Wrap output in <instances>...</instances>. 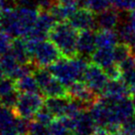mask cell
<instances>
[{
  "instance_id": "cell-1",
  "label": "cell",
  "mask_w": 135,
  "mask_h": 135,
  "mask_svg": "<svg viewBox=\"0 0 135 135\" xmlns=\"http://www.w3.org/2000/svg\"><path fill=\"white\" fill-rule=\"evenodd\" d=\"M89 64V62H88L86 59L80 56L75 58L62 57L56 63L48 67V69L68 88L76 81H84V73Z\"/></svg>"
},
{
  "instance_id": "cell-2",
  "label": "cell",
  "mask_w": 135,
  "mask_h": 135,
  "mask_svg": "<svg viewBox=\"0 0 135 135\" xmlns=\"http://www.w3.org/2000/svg\"><path fill=\"white\" fill-rule=\"evenodd\" d=\"M80 31L76 30L68 21L58 22L52 28L49 39L55 44L63 57H78V37Z\"/></svg>"
},
{
  "instance_id": "cell-3",
  "label": "cell",
  "mask_w": 135,
  "mask_h": 135,
  "mask_svg": "<svg viewBox=\"0 0 135 135\" xmlns=\"http://www.w3.org/2000/svg\"><path fill=\"white\" fill-rule=\"evenodd\" d=\"M26 43L31 62L37 68L50 67L63 57L62 53L51 40H44L41 42L26 40Z\"/></svg>"
},
{
  "instance_id": "cell-4",
  "label": "cell",
  "mask_w": 135,
  "mask_h": 135,
  "mask_svg": "<svg viewBox=\"0 0 135 135\" xmlns=\"http://www.w3.org/2000/svg\"><path fill=\"white\" fill-rule=\"evenodd\" d=\"M33 75L40 86L41 93L45 97H62L68 94V88L50 72L49 69L37 68Z\"/></svg>"
},
{
  "instance_id": "cell-5",
  "label": "cell",
  "mask_w": 135,
  "mask_h": 135,
  "mask_svg": "<svg viewBox=\"0 0 135 135\" xmlns=\"http://www.w3.org/2000/svg\"><path fill=\"white\" fill-rule=\"evenodd\" d=\"M45 98L39 93H20L15 108L13 109L16 116L34 119L35 114L44 105Z\"/></svg>"
},
{
  "instance_id": "cell-6",
  "label": "cell",
  "mask_w": 135,
  "mask_h": 135,
  "mask_svg": "<svg viewBox=\"0 0 135 135\" xmlns=\"http://www.w3.org/2000/svg\"><path fill=\"white\" fill-rule=\"evenodd\" d=\"M108 80L109 78L102 68L89 62L84 76V83L89 89L101 97Z\"/></svg>"
},
{
  "instance_id": "cell-7",
  "label": "cell",
  "mask_w": 135,
  "mask_h": 135,
  "mask_svg": "<svg viewBox=\"0 0 135 135\" xmlns=\"http://www.w3.org/2000/svg\"><path fill=\"white\" fill-rule=\"evenodd\" d=\"M68 94L72 98H75L76 100L83 102L88 110L99 98V95L89 89L83 80L76 81L71 85H69L68 86Z\"/></svg>"
},
{
  "instance_id": "cell-8",
  "label": "cell",
  "mask_w": 135,
  "mask_h": 135,
  "mask_svg": "<svg viewBox=\"0 0 135 135\" xmlns=\"http://www.w3.org/2000/svg\"><path fill=\"white\" fill-rule=\"evenodd\" d=\"M38 8H31V7H22L16 6V16L17 24L20 37H25L33 28L39 15Z\"/></svg>"
},
{
  "instance_id": "cell-9",
  "label": "cell",
  "mask_w": 135,
  "mask_h": 135,
  "mask_svg": "<svg viewBox=\"0 0 135 135\" xmlns=\"http://www.w3.org/2000/svg\"><path fill=\"white\" fill-rule=\"evenodd\" d=\"M68 22L76 30H97V16L90 10L80 7L72 14Z\"/></svg>"
},
{
  "instance_id": "cell-10",
  "label": "cell",
  "mask_w": 135,
  "mask_h": 135,
  "mask_svg": "<svg viewBox=\"0 0 135 135\" xmlns=\"http://www.w3.org/2000/svg\"><path fill=\"white\" fill-rule=\"evenodd\" d=\"M97 31L83 30L80 31L78 37V54L84 59L89 58L97 50Z\"/></svg>"
},
{
  "instance_id": "cell-11",
  "label": "cell",
  "mask_w": 135,
  "mask_h": 135,
  "mask_svg": "<svg viewBox=\"0 0 135 135\" xmlns=\"http://www.w3.org/2000/svg\"><path fill=\"white\" fill-rule=\"evenodd\" d=\"M121 14L122 12H119L112 7L97 14V30H116L123 19Z\"/></svg>"
},
{
  "instance_id": "cell-12",
  "label": "cell",
  "mask_w": 135,
  "mask_h": 135,
  "mask_svg": "<svg viewBox=\"0 0 135 135\" xmlns=\"http://www.w3.org/2000/svg\"><path fill=\"white\" fill-rule=\"evenodd\" d=\"M72 97L69 94L62 97H50L45 98V105L50 109L55 118H61L67 115Z\"/></svg>"
},
{
  "instance_id": "cell-13",
  "label": "cell",
  "mask_w": 135,
  "mask_h": 135,
  "mask_svg": "<svg viewBox=\"0 0 135 135\" xmlns=\"http://www.w3.org/2000/svg\"><path fill=\"white\" fill-rule=\"evenodd\" d=\"M131 91L128 84L123 80L122 78L109 80L101 97H130Z\"/></svg>"
},
{
  "instance_id": "cell-14",
  "label": "cell",
  "mask_w": 135,
  "mask_h": 135,
  "mask_svg": "<svg viewBox=\"0 0 135 135\" xmlns=\"http://www.w3.org/2000/svg\"><path fill=\"white\" fill-rule=\"evenodd\" d=\"M89 61L98 67L106 70L116 64L114 58L113 48H97V50L90 56Z\"/></svg>"
},
{
  "instance_id": "cell-15",
  "label": "cell",
  "mask_w": 135,
  "mask_h": 135,
  "mask_svg": "<svg viewBox=\"0 0 135 135\" xmlns=\"http://www.w3.org/2000/svg\"><path fill=\"white\" fill-rule=\"evenodd\" d=\"M97 125L90 115L89 110H84L76 117V125L75 132L80 135H93Z\"/></svg>"
},
{
  "instance_id": "cell-16",
  "label": "cell",
  "mask_w": 135,
  "mask_h": 135,
  "mask_svg": "<svg viewBox=\"0 0 135 135\" xmlns=\"http://www.w3.org/2000/svg\"><path fill=\"white\" fill-rule=\"evenodd\" d=\"M19 64H27L31 62L29 52L27 49V43L23 37L14 38L9 51Z\"/></svg>"
},
{
  "instance_id": "cell-17",
  "label": "cell",
  "mask_w": 135,
  "mask_h": 135,
  "mask_svg": "<svg viewBox=\"0 0 135 135\" xmlns=\"http://www.w3.org/2000/svg\"><path fill=\"white\" fill-rule=\"evenodd\" d=\"M118 43H120V38L116 30L98 29L97 31V48H114Z\"/></svg>"
},
{
  "instance_id": "cell-18",
  "label": "cell",
  "mask_w": 135,
  "mask_h": 135,
  "mask_svg": "<svg viewBox=\"0 0 135 135\" xmlns=\"http://www.w3.org/2000/svg\"><path fill=\"white\" fill-rule=\"evenodd\" d=\"M17 90L20 93H41L37 80L34 75H28L15 80Z\"/></svg>"
},
{
  "instance_id": "cell-19",
  "label": "cell",
  "mask_w": 135,
  "mask_h": 135,
  "mask_svg": "<svg viewBox=\"0 0 135 135\" xmlns=\"http://www.w3.org/2000/svg\"><path fill=\"white\" fill-rule=\"evenodd\" d=\"M79 7L90 10L95 15L111 7L110 0H79Z\"/></svg>"
},
{
  "instance_id": "cell-20",
  "label": "cell",
  "mask_w": 135,
  "mask_h": 135,
  "mask_svg": "<svg viewBox=\"0 0 135 135\" xmlns=\"http://www.w3.org/2000/svg\"><path fill=\"white\" fill-rule=\"evenodd\" d=\"M19 65L20 64L18 63V61L13 57V55L10 52L0 56V67L2 69L5 76L10 78L13 73L16 71Z\"/></svg>"
},
{
  "instance_id": "cell-21",
  "label": "cell",
  "mask_w": 135,
  "mask_h": 135,
  "mask_svg": "<svg viewBox=\"0 0 135 135\" xmlns=\"http://www.w3.org/2000/svg\"><path fill=\"white\" fill-rule=\"evenodd\" d=\"M16 115L13 109L1 105L0 106V131L14 124Z\"/></svg>"
},
{
  "instance_id": "cell-22",
  "label": "cell",
  "mask_w": 135,
  "mask_h": 135,
  "mask_svg": "<svg viewBox=\"0 0 135 135\" xmlns=\"http://www.w3.org/2000/svg\"><path fill=\"white\" fill-rule=\"evenodd\" d=\"M56 118L55 116L53 115V113L50 111V109L45 105V103H44V105L38 110V112L35 114V117H34V120L35 121H37L39 123H42L44 125H47V126H50V124L54 120H55Z\"/></svg>"
},
{
  "instance_id": "cell-23",
  "label": "cell",
  "mask_w": 135,
  "mask_h": 135,
  "mask_svg": "<svg viewBox=\"0 0 135 135\" xmlns=\"http://www.w3.org/2000/svg\"><path fill=\"white\" fill-rule=\"evenodd\" d=\"M113 53L115 62H116V64H118L124 59H126L127 57L130 56L133 52H132L129 45H127L123 42H120L113 48Z\"/></svg>"
},
{
  "instance_id": "cell-24",
  "label": "cell",
  "mask_w": 135,
  "mask_h": 135,
  "mask_svg": "<svg viewBox=\"0 0 135 135\" xmlns=\"http://www.w3.org/2000/svg\"><path fill=\"white\" fill-rule=\"evenodd\" d=\"M19 97H20V93L17 90V89H13L11 91H9L8 93L0 97L1 104L5 106V107H8L10 109H14L17 104V102H18Z\"/></svg>"
},
{
  "instance_id": "cell-25",
  "label": "cell",
  "mask_w": 135,
  "mask_h": 135,
  "mask_svg": "<svg viewBox=\"0 0 135 135\" xmlns=\"http://www.w3.org/2000/svg\"><path fill=\"white\" fill-rule=\"evenodd\" d=\"M111 7L119 12H130L135 10V0H110Z\"/></svg>"
},
{
  "instance_id": "cell-26",
  "label": "cell",
  "mask_w": 135,
  "mask_h": 135,
  "mask_svg": "<svg viewBox=\"0 0 135 135\" xmlns=\"http://www.w3.org/2000/svg\"><path fill=\"white\" fill-rule=\"evenodd\" d=\"M33 122V119L25 117H19L16 116V120H15V126H16L17 130L19 132L20 135H28Z\"/></svg>"
},
{
  "instance_id": "cell-27",
  "label": "cell",
  "mask_w": 135,
  "mask_h": 135,
  "mask_svg": "<svg viewBox=\"0 0 135 135\" xmlns=\"http://www.w3.org/2000/svg\"><path fill=\"white\" fill-rule=\"evenodd\" d=\"M15 89H16V85H15V80L13 79L9 76L7 78L4 76L0 80V97L4 95Z\"/></svg>"
},
{
  "instance_id": "cell-28",
  "label": "cell",
  "mask_w": 135,
  "mask_h": 135,
  "mask_svg": "<svg viewBox=\"0 0 135 135\" xmlns=\"http://www.w3.org/2000/svg\"><path fill=\"white\" fill-rule=\"evenodd\" d=\"M118 68L121 72V75L124 73H127L135 69V54L132 53L130 56H128L126 59L121 61L120 63H118Z\"/></svg>"
},
{
  "instance_id": "cell-29",
  "label": "cell",
  "mask_w": 135,
  "mask_h": 135,
  "mask_svg": "<svg viewBox=\"0 0 135 135\" xmlns=\"http://www.w3.org/2000/svg\"><path fill=\"white\" fill-rule=\"evenodd\" d=\"M28 135H50V128L49 126L37 122L33 119Z\"/></svg>"
},
{
  "instance_id": "cell-30",
  "label": "cell",
  "mask_w": 135,
  "mask_h": 135,
  "mask_svg": "<svg viewBox=\"0 0 135 135\" xmlns=\"http://www.w3.org/2000/svg\"><path fill=\"white\" fill-rule=\"evenodd\" d=\"M13 39L8 34L0 32V56L6 54L10 51Z\"/></svg>"
},
{
  "instance_id": "cell-31",
  "label": "cell",
  "mask_w": 135,
  "mask_h": 135,
  "mask_svg": "<svg viewBox=\"0 0 135 135\" xmlns=\"http://www.w3.org/2000/svg\"><path fill=\"white\" fill-rule=\"evenodd\" d=\"M39 11H51L56 5L59 4V0H36Z\"/></svg>"
},
{
  "instance_id": "cell-32",
  "label": "cell",
  "mask_w": 135,
  "mask_h": 135,
  "mask_svg": "<svg viewBox=\"0 0 135 135\" xmlns=\"http://www.w3.org/2000/svg\"><path fill=\"white\" fill-rule=\"evenodd\" d=\"M123 80L128 84L131 93H135V69L121 75Z\"/></svg>"
},
{
  "instance_id": "cell-33",
  "label": "cell",
  "mask_w": 135,
  "mask_h": 135,
  "mask_svg": "<svg viewBox=\"0 0 135 135\" xmlns=\"http://www.w3.org/2000/svg\"><path fill=\"white\" fill-rule=\"evenodd\" d=\"M17 6L22 7H31V8H37L36 0H16Z\"/></svg>"
},
{
  "instance_id": "cell-34",
  "label": "cell",
  "mask_w": 135,
  "mask_h": 135,
  "mask_svg": "<svg viewBox=\"0 0 135 135\" xmlns=\"http://www.w3.org/2000/svg\"><path fill=\"white\" fill-rule=\"evenodd\" d=\"M126 21L129 23V25L132 27V29L135 31V10L128 12V16L125 18Z\"/></svg>"
},
{
  "instance_id": "cell-35",
  "label": "cell",
  "mask_w": 135,
  "mask_h": 135,
  "mask_svg": "<svg viewBox=\"0 0 135 135\" xmlns=\"http://www.w3.org/2000/svg\"><path fill=\"white\" fill-rule=\"evenodd\" d=\"M59 3L66 6H76L79 7V0H59Z\"/></svg>"
},
{
  "instance_id": "cell-36",
  "label": "cell",
  "mask_w": 135,
  "mask_h": 135,
  "mask_svg": "<svg viewBox=\"0 0 135 135\" xmlns=\"http://www.w3.org/2000/svg\"><path fill=\"white\" fill-rule=\"evenodd\" d=\"M5 75H4V73H3V71H2V69H1V67H0V80L2 79V78H4Z\"/></svg>"
}]
</instances>
